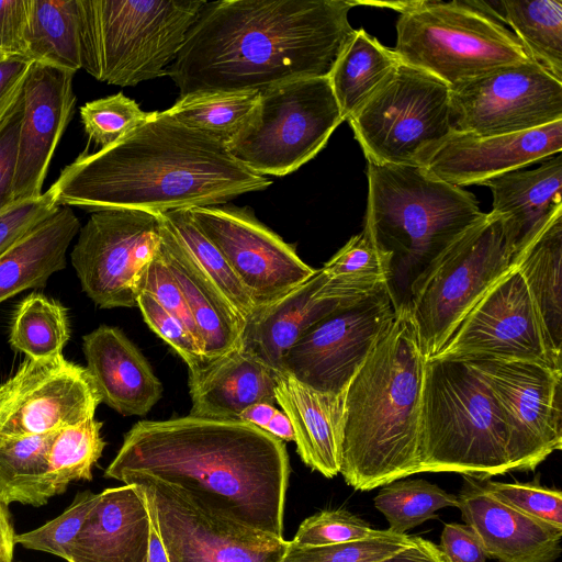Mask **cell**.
Returning a JSON list of instances; mask_svg holds the SVG:
<instances>
[{
    "label": "cell",
    "instance_id": "obj_1",
    "mask_svg": "<svg viewBox=\"0 0 562 562\" xmlns=\"http://www.w3.org/2000/svg\"><path fill=\"white\" fill-rule=\"evenodd\" d=\"M289 473L284 442L266 430L187 415L134 424L104 476L154 477L212 515L283 538Z\"/></svg>",
    "mask_w": 562,
    "mask_h": 562
},
{
    "label": "cell",
    "instance_id": "obj_2",
    "mask_svg": "<svg viewBox=\"0 0 562 562\" xmlns=\"http://www.w3.org/2000/svg\"><path fill=\"white\" fill-rule=\"evenodd\" d=\"M348 0L206 1L167 69L180 98L328 77L355 29Z\"/></svg>",
    "mask_w": 562,
    "mask_h": 562
},
{
    "label": "cell",
    "instance_id": "obj_3",
    "mask_svg": "<svg viewBox=\"0 0 562 562\" xmlns=\"http://www.w3.org/2000/svg\"><path fill=\"white\" fill-rule=\"evenodd\" d=\"M271 184L239 164L227 146L178 121L168 110L114 144L85 150L49 187L59 206L90 213L131 209L167 212L222 205Z\"/></svg>",
    "mask_w": 562,
    "mask_h": 562
},
{
    "label": "cell",
    "instance_id": "obj_4",
    "mask_svg": "<svg viewBox=\"0 0 562 562\" xmlns=\"http://www.w3.org/2000/svg\"><path fill=\"white\" fill-rule=\"evenodd\" d=\"M425 363L409 311L396 310L346 392L339 474L353 490L419 473Z\"/></svg>",
    "mask_w": 562,
    "mask_h": 562
},
{
    "label": "cell",
    "instance_id": "obj_5",
    "mask_svg": "<svg viewBox=\"0 0 562 562\" xmlns=\"http://www.w3.org/2000/svg\"><path fill=\"white\" fill-rule=\"evenodd\" d=\"M363 228L390 257L387 292L407 308L412 285L484 213L475 196L418 165L368 162Z\"/></svg>",
    "mask_w": 562,
    "mask_h": 562
},
{
    "label": "cell",
    "instance_id": "obj_6",
    "mask_svg": "<svg viewBox=\"0 0 562 562\" xmlns=\"http://www.w3.org/2000/svg\"><path fill=\"white\" fill-rule=\"evenodd\" d=\"M419 461V473L454 472L476 480L510 471L496 400L482 374L464 360H426Z\"/></svg>",
    "mask_w": 562,
    "mask_h": 562
},
{
    "label": "cell",
    "instance_id": "obj_7",
    "mask_svg": "<svg viewBox=\"0 0 562 562\" xmlns=\"http://www.w3.org/2000/svg\"><path fill=\"white\" fill-rule=\"evenodd\" d=\"M204 0H77L81 69L121 87L167 76Z\"/></svg>",
    "mask_w": 562,
    "mask_h": 562
},
{
    "label": "cell",
    "instance_id": "obj_8",
    "mask_svg": "<svg viewBox=\"0 0 562 562\" xmlns=\"http://www.w3.org/2000/svg\"><path fill=\"white\" fill-rule=\"evenodd\" d=\"M370 4L400 12L393 49L400 61L450 88L497 67L531 60L488 3L422 0Z\"/></svg>",
    "mask_w": 562,
    "mask_h": 562
},
{
    "label": "cell",
    "instance_id": "obj_9",
    "mask_svg": "<svg viewBox=\"0 0 562 562\" xmlns=\"http://www.w3.org/2000/svg\"><path fill=\"white\" fill-rule=\"evenodd\" d=\"M505 217L484 215L415 281L407 310L426 360L452 336L486 290L514 268Z\"/></svg>",
    "mask_w": 562,
    "mask_h": 562
},
{
    "label": "cell",
    "instance_id": "obj_10",
    "mask_svg": "<svg viewBox=\"0 0 562 562\" xmlns=\"http://www.w3.org/2000/svg\"><path fill=\"white\" fill-rule=\"evenodd\" d=\"M342 122L328 77L299 79L259 92L227 149L254 173L282 177L314 158Z\"/></svg>",
    "mask_w": 562,
    "mask_h": 562
},
{
    "label": "cell",
    "instance_id": "obj_11",
    "mask_svg": "<svg viewBox=\"0 0 562 562\" xmlns=\"http://www.w3.org/2000/svg\"><path fill=\"white\" fill-rule=\"evenodd\" d=\"M348 122L368 162L418 165L452 133L450 87L400 63Z\"/></svg>",
    "mask_w": 562,
    "mask_h": 562
},
{
    "label": "cell",
    "instance_id": "obj_12",
    "mask_svg": "<svg viewBox=\"0 0 562 562\" xmlns=\"http://www.w3.org/2000/svg\"><path fill=\"white\" fill-rule=\"evenodd\" d=\"M158 212L131 209L91 213L70 259L83 292L101 308L137 306L139 282L161 241Z\"/></svg>",
    "mask_w": 562,
    "mask_h": 562
},
{
    "label": "cell",
    "instance_id": "obj_13",
    "mask_svg": "<svg viewBox=\"0 0 562 562\" xmlns=\"http://www.w3.org/2000/svg\"><path fill=\"white\" fill-rule=\"evenodd\" d=\"M561 356L522 274L514 267L486 290L431 358L526 360L562 368Z\"/></svg>",
    "mask_w": 562,
    "mask_h": 562
},
{
    "label": "cell",
    "instance_id": "obj_14",
    "mask_svg": "<svg viewBox=\"0 0 562 562\" xmlns=\"http://www.w3.org/2000/svg\"><path fill=\"white\" fill-rule=\"evenodd\" d=\"M486 381L506 431L510 471H532L562 448V368L526 360H464Z\"/></svg>",
    "mask_w": 562,
    "mask_h": 562
},
{
    "label": "cell",
    "instance_id": "obj_15",
    "mask_svg": "<svg viewBox=\"0 0 562 562\" xmlns=\"http://www.w3.org/2000/svg\"><path fill=\"white\" fill-rule=\"evenodd\" d=\"M562 121V82L532 60L497 67L450 88L452 132L521 133Z\"/></svg>",
    "mask_w": 562,
    "mask_h": 562
},
{
    "label": "cell",
    "instance_id": "obj_16",
    "mask_svg": "<svg viewBox=\"0 0 562 562\" xmlns=\"http://www.w3.org/2000/svg\"><path fill=\"white\" fill-rule=\"evenodd\" d=\"M139 485L169 562H282L289 541L212 515L179 488L147 475Z\"/></svg>",
    "mask_w": 562,
    "mask_h": 562
},
{
    "label": "cell",
    "instance_id": "obj_17",
    "mask_svg": "<svg viewBox=\"0 0 562 562\" xmlns=\"http://www.w3.org/2000/svg\"><path fill=\"white\" fill-rule=\"evenodd\" d=\"M395 314L386 286L339 306L300 336L282 360V372L317 391L346 390Z\"/></svg>",
    "mask_w": 562,
    "mask_h": 562
},
{
    "label": "cell",
    "instance_id": "obj_18",
    "mask_svg": "<svg viewBox=\"0 0 562 562\" xmlns=\"http://www.w3.org/2000/svg\"><path fill=\"white\" fill-rule=\"evenodd\" d=\"M189 211L198 227L222 252L256 308L273 303L317 271L247 206L222 204Z\"/></svg>",
    "mask_w": 562,
    "mask_h": 562
},
{
    "label": "cell",
    "instance_id": "obj_19",
    "mask_svg": "<svg viewBox=\"0 0 562 562\" xmlns=\"http://www.w3.org/2000/svg\"><path fill=\"white\" fill-rule=\"evenodd\" d=\"M101 403L88 370L64 356L26 359L0 384V436L41 435L94 417Z\"/></svg>",
    "mask_w": 562,
    "mask_h": 562
},
{
    "label": "cell",
    "instance_id": "obj_20",
    "mask_svg": "<svg viewBox=\"0 0 562 562\" xmlns=\"http://www.w3.org/2000/svg\"><path fill=\"white\" fill-rule=\"evenodd\" d=\"M562 150V121L515 134L476 136L452 132L426 151L418 166L457 187L483 186Z\"/></svg>",
    "mask_w": 562,
    "mask_h": 562
},
{
    "label": "cell",
    "instance_id": "obj_21",
    "mask_svg": "<svg viewBox=\"0 0 562 562\" xmlns=\"http://www.w3.org/2000/svg\"><path fill=\"white\" fill-rule=\"evenodd\" d=\"M75 71L33 63L23 88L13 200L40 196L55 149L76 103Z\"/></svg>",
    "mask_w": 562,
    "mask_h": 562
},
{
    "label": "cell",
    "instance_id": "obj_22",
    "mask_svg": "<svg viewBox=\"0 0 562 562\" xmlns=\"http://www.w3.org/2000/svg\"><path fill=\"white\" fill-rule=\"evenodd\" d=\"M463 476L457 495L464 525L487 558L498 562H554L562 552V529L495 498L480 480Z\"/></svg>",
    "mask_w": 562,
    "mask_h": 562
},
{
    "label": "cell",
    "instance_id": "obj_23",
    "mask_svg": "<svg viewBox=\"0 0 562 562\" xmlns=\"http://www.w3.org/2000/svg\"><path fill=\"white\" fill-rule=\"evenodd\" d=\"M150 531L139 485L105 488L87 515L68 562H147Z\"/></svg>",
    "mask_w": 562,
    "mask_h": 562
},
{
    "label": "cell",
    "instance_id": "obj_24",
    "mask_svg": "<svg viewBox=\"0 0 562 562\" xmlns=\"http://www.w3.org/2000/svg\"><path fill=\"white\" fill-rule=\"evenodd\" d=\"M86 369L101 402L123 416H144L164 386L140 350L117 327L100 325L82 338Z\"/></svg>",
    "mask_w": 562,
    "mask_h": 562
},
{
    "label": "cell",
    "instance_id": "obj_25",
    "mask_svg": "<svg viewBox=\"0 0 562 562\" xmlns=\"http://www.w3.org/2000/svg\"><path fill=\"white\" fill-rule=\"evenodd\" d=\"M346 392H322L276 374V402L292 424L300 458L328 479L340 472Z\"/></svg>",
    "mask_w": 562,
    "mask_h": 562
},
{
    "label": "cell",
    "instance_id": "obj_26",
    "mask_svg": "<svg viewBox=\"0 0 562 562\" xmlns=\"http://www.w3.org/2000/svg\"><path fill=\"white\" fill-rule=\"evenodd\" d=\"M276 374L240 346L207 359L198 369L189 370V415L239 420L241 412L252 404L276 405Z\"/></svg>",
    "mask_w": 562,
    "mask_h": 562
},
{
    "label": "cell",
    "instance_id": "obj_27",
    "mask_svg": "<svg viewBox=\"0 0 562 562\" xmlns=\"http://www.w3.org/2000/svg\"><path fill=\"white\" fill-rule=\"evenodd\" d=\"M483 186L492 192V212L505 217L515 267L521 252L562 214V157H548L537 168L514 170Z\"/></svg>",
    "mask_w": 562,
    "mask_h": 562
},
{
    "label": "cell",
    "instance_id": "obj_28",
    "mask_svg": "<svg viewBox=\"0 0 562 562\" xmlns=\"http://www.w3.org/2000/svg\"><path fill=\"white\" fill-rule=\"evenodd\" d=\"M323 282L324 274L318 269L282 297L256 308L245 321L240 347L274 371L282 372V360L300 336L339 306L348 305L316 297Z\"/></svg>",
    "mask_w": 562,
    "mask_h": 562
},
{
    "label": "cell",
    "instance_id": "obj_29",
    "mask_svg": "<svg viewBox=\"0 0 562 562\" xmlns=\"http://www.w3.org/2000/svg\"><path fill=\"white\" fill-rule=\"evenodd\" d=\"M161 218L160 250L187 301L203 355L214 359L239 347L244 321L182 246L162 214Z\"/></svg>",
    "mask_w": 562,
    "mask_h": 562
},
{
    "label": "cell",
    "instance_id": "obj_30",
    "mask_svg": "<svg viewBox=\"0 0 562 562\" xmlns=\"http://www.w3.org/2000/svg\"><path fill=\"white\" fill-rule=\"evenodd\" d=\"M69 206L44 220L0 256V304L18 293L45 286L48 278L66 267V254L80 231Z\"/></svg>",
    "mask_w": 562,
    "mask_h": 562
},
{
    "label": "cell",
    "instance_id": "obj_31",
    "mask_svg": "<svg viewBox=\"0 0 562 562\" xmlns=\"http://www.w3.org/2000/svg\"><path fill=\"white\" fill-rule=\"evenodd\" d=\"M400 63L393 49L363 29L355 30L328 75L344 121L359 110Z\"/></svg>",
    "mask_w": 562,
    "mask_h": 562
},
{
    "label": "cell",
    "instance_id": "obj_32",
    "mask_svg": "<svg viewBox=\"0 0 562 562\" xmlns=\"http://www.w3.org/2000/svg\"><path fill=\"white\" fill-rule=\"evenodd\" d=\"M390 261L363 228L321 268L324 282L315 296L344 304L363 300L387 285Z\"/></svg>",
    "mask_w": 562,
    "mask_h": 562
},
{
    "label": "cell",
    "instance_id": "obj_33",
    "mask_svg": "<svg viewBox=\"0 0 562 562\" xmlns=\"http://www.w3.org/2000/svg\"><path fill=\"white\" fill-rule=\"evenodd\" d=\"M57 430L23 437L0 436V499L5 505L40 507L56 495L48 456Z\"/></svg>",
    "mask_w": 562,
    "mask_h": 562
},
{
    "label": "cell",
    "instance_id": "obj_34",
    "mask_svg": "<svg viewBox=\"0 0 562 562\" xmlns=\"http://www.w3.org/2000/svg\"><path fill=\"white\" fill-rule=\"evenodd\" d=\"M562 214L557 215L519 256L522 274L554 346L562 348Z\"/></svg>",
    "mask_w": 562,
    "mask_h": 562
},
{
    "label": "cell",
    "instance_id": "obj_35",
    "mask_svg": "<svg viewBox=\"0 0 562 562\" xmlns=\"http://www.w3.org/2000/svg\"><path fill=\"white\" fill-rule=\"evenodd\" d=\"M26 40L34 63L81 69L77 0H29Z\"/></svg>",
    "mask_w": 562,
    "mask_h": 562
},
{
    "label": "cell",
    "instance_id": "obj_36",
    "mask_svg": "<svg viewBox=\"0 0 562 562\" xmlns=\"http://www.w3.org/2000/svg\"><path fill=\"white\" fill-rule=\"evenodd\" d=\"M497 4L527 56L562 82V1L502 0Z\"/></svg>",
    "mask_w": 562,
    "mask_h": 562
},
{
    "label": "cell",
    "instance_id": "obj_37",
    "mask_svg": "<svg viewBox=\"0 0 562 562\" xmlns=\"http://www.w3.org/2000/svg\"><path fill=\"white\" fill-rule=\"evenodd\" d=\"M70 337L67 310L41 293H31L16 307L9 342L32 360H49L63 355Z\"/></svg>",
    "mask_w": 562,
    "mask_h": 562
},
{
    "label": "cell",
    "instance_id": "obj_38",
    "mask_svg": "<svg viewBox=\"0 0 562 562\" xmlns=\"http://www.w3.org/2000/svg\"><path fill=\"white\" fill-rule=\"evenodd\" d=\"M161 214L182 246L245 324L256 306L222 252L198 227L189 209L171 210Z\"/></svg>",
    "mask_w": 562,
    "mask_h": 562
},
{
    "label": "cell",
    "instance_id": "obj_39",
    "mask_svg": "<svg viewBox=\"0 0 562 562\" xmlns=\"http://www.w3.org/2000/svg\"><path fill=\"white\" fill-rule=\"evenodd\" d=\"M259 92L195 93L179 98L168 111L182 124L227 144L252 113Z\"/></svg>",
    "mask_w": 562,
    "mask_h": 562
},
{
    "label": "cell",
    "instance_id": "obj_40",
    "mask_svg": "<svg viewBox=\"0 0 562 562\" xmlns=\"http://www.w3.org/2000/svg\"><path fill=\"white\" fill-rule=\"evenodd\" d=\"M375 508L396 533L417 527L446 507H458L457 496L426 480H396L381 487L374 497Z\"/></svg>",
    "mask_w": 562,
    "mask_h": 562
},
{
    "label": "cell",
    "instance_id": "obj_41",
    "mask_svg": "<svg viewBox=\"0 0 562 562\" xmlns=\"http://www.w3.org/2000/svg\"><path fill=\"white\" fill-rule=\"evenodd\" d=\"M101 428L102 423L91 417L57 430L48 456L56 495L63 494L75 481L92 480V468L105 447Z\"/></svg>",
    "mask_w": 562,
    "mask_h": 562
},
{
    "label": "cell",
    "instance_id": "obj_42",
    "mask_svg": "<svg viewBox=\"0 0 562 562\" xmlns=\"http://www.w3.org/2000/svg\"><path fill=\"white\" fill-rule=\"evenodd\" d=\"M413 537L380 530L376 535L352 542L326 546H295L289 541L282 562H376L406 548Z\"/></svg>",
    "mask_w": 562,
    "mask_h": 562
},
{
    "label": "cell",
    "instance_id": "obj_43",
    "mask_svg": "<svg viewBox=\"0 0 562 562\" xmlns=\"http://www.w3.org/2000/svg\"><path fill=\"white\" fill-rule=\"evenodd\" d=\"M148 114L122 92L87 102L80 108L85 132L89 140L100 148L114 144L144 122Z\"/></svg>",
    "mask_w": 562,
    "mask_h": 562
},
{
    "label": "cell",
    "instance_id": "obj_44",
    "mask_svg": "<svg viewBox=\"0 0 562 562\" xmlns=\"http://www.w3.org/2000/svg\"><path fill=\"white\" fill-rule=\"evenodd\" d=\"M98 499L99 494L91 491L78 493L71 505L61 515L36 529L15 535V544L47 552L68 562L75 539Z\"/></svg>",
    "mask_w": 562,
    "mask_h": 562
},
{
    "label": "cell",
    "instance_id": "obj_45",
    "mask_svg": "<svg viewBox=\"0 0 562 562\" xmlns=\"http://www.w3.org/2000/svg\"><path fill=\"white\" fill-rule=\"evenodd\" d=\"M483 487L504 504L562 529V493L532 482L480 480Z\"/></svg>",
    "mask_w": 562,
    "mask_h": 562
},
{
    "label": "cell",
    "instance_id": "obj_46",
    "mask_svg": "<svg viewBox=\"0 0 562 562\" xmlns=\"http://www.w3.org/2000/svg\"><path fill=\"white\" fill-rule=\"evenodd\" d=\"M379 531L347 509H325L303 520L290 542L301 547L336 544L362 540Z\"/></svg>",
    "mask_w": 562,
    "mask_h": 562
},
{
    "label": "cell",
    "instance_id": "obj_47",
    "mask_svg": "<svg viewBox=\"0 0 562 562\" xmlns=\"http://www.w3.org/2000/svg\"><path fill=\"white\" fill-rule=\"evenodd\" d=\"M137 307L149 328L176 350L189 370L198 369L207 360L199 342L187 327L168 313L151 295L143 291L139 292Z\"/></svg>",
    "mask_w": 562,
    "mask_h": 562
},
{
    "label": "cell",
    "instance_id": "obj_48",
    "mask_svg": "<svg viewBox=\"0 0 562 562\" xmlns=\"http://www.w3.org/2000/svg\"><path fill=\"white\" fill-rule=\"evenodd\" d=\"M142 291L151 295L168 313L181 322L196 339L202 349L199 334L187 301L178 281L169 269L160 250V246L142 276L139 292Z\"/></svg>",
    "mask_w": 562,
    "mask_h": 562
},
{
    "label": "cell",
    "instance_id": "obj_49",
    "mask_svg": "<svg viewBox=\"0 0 562 562\" xmlns=\"http://www.w3.org/2000/svg\"><path fill=\"white\" fill-rule=\"evenodd\" d=\"M58 209L48 188L40 196L15 201L0 212V256Z\"/></svg>",
    "mask_w": 562,
    "mask_h": 562
},
{
    "label": "cell",
    "instance_id": "obj_50",
    "mask_svg": "<svg viewBox=\"0 0 562 562\" xmlns=\"http://www.w3.org/2000/svg\"><path fill=\"white\" fill-rule=\"evenodd\" d=\"M29 0H0V52L27 57Z\"/></svg>",
    "mask_w": 562,
    "mask_h": 562
},
{
    "label": "cell",
    "instance_id": "obj_51",
    "mask_svg": "<svg viewBox=\"0 0 562 562\" xmlns=\"http://www.w3.org/2000/svg\"><path fill=\"white\" fill-rule=\"evenodd\" d=\"M22 110L23 98L21 97L16 108L0 130V212L14 202L12 189Z\"/></svg>",
    "mask_w": 562,
    "mask_h": 562
},
{
    "label": "cell",
    "instance_id": "obj_52",
    "mask_svg": "<svg viewBox=\"0 0 562 562\" xmlns=\"http://www.w3.org/2000/svg\"><path fill=\"white\" fill-rule=\"evenodd\" d=\"M33 60L9 56L0 60V130L16 108Z\"/></svg>",
    "mask_w": 562,
    "mask_h": 562
},
{
    "label": "cell",
    "instance_id": "obj_53",
    "mask_svg": "<svg viewBox=\"0 0 562 562\" xmlns=\"http://www.w3.org/2000/svg\"><path fill=\"white\" fill-rule=\"evenodd\" d=\"M445 562H486V554L479 539L465 525H445L438 546Z\"/></svg>",
    "mask_w": 562,
    "mask_h": 562
},
{
    "label": "cell",
    "instance_id": "obj_54",
    "mask_svg": "<svg viewBox=\"0 0 562 562\" xmlns=\"http://www.w3.org/2000/svg\"><path fill=\"white\" fill-rule=\"evenodd\" d=\"M376 562H445V560L437 544L420 537H413L406 548Z\"/></svg>",
    "mask_w": 562,
    "mask_h": 562
},
{
    "label": "cell",
    "instance_id": "obj_55",
    "mask_svg": "<svg viewBox=\"0 0 562 562\" xmlns=\"http://www.w3.org/2000/svg\"><path fill=\"white\" fill-rule=\"evenodd\" d=\"M8 507L0 499V562H12L15 544V532Z\"/></svg>",
    "mask_w": 562,
    "mask_h": 562
},
{
    "label": "cell",
    "instance_id": "obj_56",
    "mask_svg": "<svg viewBox=\"0 0 562 562\" xmlns=\"http://www.w3.org/2000/svg\"><path fill=\"white\" fill-rule=\"evenodd\" d=\"M277 411L278 408L276 405L268 403H256L241 412L239 415V420L252 424L265 430Z\"/></svg>",
    "mask_w": 562,
    "mask_h": 562
},
{
    "label": "cell",
    "instance_id": "obj_57",
    "mask_svg": "<svg viewBox=\"0 0 562 562\" xmlns=\"http://www.w3.org/2000/svg\"><path fill=\"white\" fill-rule=\"evenodd\" d=\"M265 430L282 441H294L292 424L282 411H277Z\"/></svg>",
    "mask_w": 562,
    "mask_h": 562
},
{
    "label": "cell",
    "instance_id": "obj_58",
    "mask_svg": "<svg viewBox=\"0 0 562 562\" xmlns=\"http://www.w3.org/2000/svg\"><path fill=\"white\" fill-rule=\"evenodd\" d=\"M147 562H169L166 549L151 522Z\"/></svg>",
    "mask_w": 562,
    "mask_h": 562
},
{
    "label": "cell",
    "instance_id": "obj_59",
    "mask_svg": "<svg viewBox=\"0 0 562 562\" xmlns=\"http://www.w3.org/2000/svg\"><path fill=\"white\" fill-rule=\"evenodd\" d=\"M7 57H9V55H7V54H4V53L0 52V60L4 59V58H7Z\"/></svg>",
    "mask_w": 562,
    "mask_h": 562
}]
</instances>
